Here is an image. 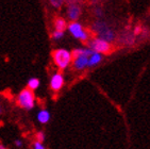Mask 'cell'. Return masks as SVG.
Wrapping results in <instances>:
<instances>
[{
  "mask_svg": "<svg viewBox=\"0 0 150 149\" xmlns=\"http://www.w3.org/2000/svg\"><path fill=\"white\" fill-rule=\"evenodd\" d=\"M93 50L88 47L86 48H76L71 51L72 67L76 70H84L88 65V57L93 55Z\"/></svg>",
  "mask_w": 150,
  "mask_h": 149,
  "instance_id": "1",
  "label": "cell"
},
{
  "mask_svg": "<svg viewBox=\"0 0 150 149\" xmlns=\"http://www.w3.org/2000/svg\"><path fill=\"white\" fill-rule=\"evenodd\" d=\"M92 29L93 31H95L98 34L99 38L105 40L108 43L111 44L112 42L115 40V37H116L115 31L105 21H103V20H96L95 23H93Z\"/></svg>",
  "mask_w": 150,
  "mask_h": 149,
  "instance_id": "2",
  "label": "cell"
},
{
  "mask_svg": "<svg viewBox=\"0 0 150 149\" xmlns=\"http://www.w3.org/2000/svg\"><path fill=\"white\" fill-rule=\"evenodd\" d=\"M52 60L60 70H64L72 62V55L69 50L65 48H58L52 51Z\"/></svg>",
  "mask_w": 150,
  "mask_h": 149,
  "instance_id": "3",
  "label": "cell"
},
{
  "mask_svg": "<svg viewBox=\"0 0 150 149\" xmlns=\"http://www.w3.org/2000/svg\"><path fill=\"white\" fill-rule=\"evenodd\" d=\"M17 106L26 111H31L35 106V95L28 89H23L19 92L16 98Z\"/></svg>",
  "mask_w": 150,
  "mask_h": 149,
  "instance_id": "4",
  "label": "cell"
},
{
  "mask_svg": "<svg viewBox=\"0 0 150 149\" xmlns=\"http://www.w3.org/2000/svg\"><path fill=\"white\" fill-rule=\"evenodd\" d=\"M67 30L69 31V33L72 36L77 38L79 40H82V42H87L90 40V34L88 32L85 30L82 25L78 21H72V23H68L67 26Z\"/></svg>",
  "mask_w": 150,
  "mask_h": 149,
  "instance_id": "5",
  "label": "cell"
},
{
  "mask_svg": "<svg viewBox=\"0 0 150 149\" xmlns=\"http://www.w3.org/2000/svg\"><path fill=\"white\" fill-rule=\"evenodd\" d=\"M87 46L92 49L93 51L100 53V55H105L111 51V44L101 40L99 37H94L87 40Z\"/></svg>",
  "mask_w": 150,
  "mask_h": 149,
  "instance_id": "6",
  "label": "cell"
},
{
  "mask_svg": "<svg viewBox=\"0 0 150 149\" xmlns=\"http://www.w3.org/2000/svg\"><path fill=\"white\" fill-rule=\"evenodd\" d=\"M81 13H82V9H81V6L77 2H69L67 4V9H66V14L68 19L72 21H77L79 19V17L81 16Z\"/></svg>",
  "mask_w": 150,
  "mask_h": 149,
  "instance_id": "7",
  "label": "cell"
},
{
  "mask_svg": "<svg viewBox=\"0 0 150 149\" xmlns=\"http://www.w3.org/2000/svg\"><path fill=\"white\" fill-rule=\"evenodd\" d=\"M65 83V79H64V76L62 72H54L52 74L51 78H50V89L53 91V92H59L62 89V87L64 86Z\"/></svg>",
  "mask_w": 150,
  "mask_h": 149,
  "instance_id": "8",
  "label": "cell"
},
{
  "mask_svg": "<svg viewBox=\"0 0 150 149\" xmlns=\"http://www.w3.org/2000/svg\"><path fill=\"white\" fill-rule=\"evenodd\" d=\"M36 119L42 125H46L50 121L51 119V114L50 112L47 109H42L38 112V115H36Z\"/></svg>",
  "mask_w": 150,
  "mask_h": 149,
  "instance_id": "9",
  "label": "cell"
},
{
  "mask_svg": "<svg viewBox=\"0 0 150 149\" xmlns=\"http://www.w3.org/2000/svg\"><path fill=\"white\" fill-rule=\"evenodd\" d=\"M102 59H103V55L94 51L93 55L88 57V65H87V68H93V67H96L97 65H99V64L102 62Z\"/></svg>",
  "mask_w": 150,
  "mask_h": 149,
  "instance_id": "10",
  "label": "cell"
},
{
  "mask_svg": "<svg viewBox=\"0 0 150 149\" xmlns=\"http://www.w3.org/2000/svg\"><path fill=\"white\" fill-rule=\"evenodd\" d=\"M53 25H54L55 31H62V32H65V30L67 29V26H68L67 21L65 20V18H63V17L55 18Z\"/></svg>",
  "mask_w": 150,
  "mask_h": 149,
  "instance_id": "11",
  "label": "cell"
},
{
  "mask_svg": "<svg viewBox=\"0 0 150 149\" xmlns=\"http://www.w3.org/2000/svg\"><path fill=\"white\" fill-rule=\"evenodd\" d=\"M40 81L36 77H31L28 80V82H27V89L32 91V92L35 91V89H38L40 87Z\"/></svg>",
  "mask_w": 150,
  "mask_h": 149,
  "instance_id": "12",
  "label": "cell"
},
{
  "mask_svg": "<svg viewBox=\"0 0 150 149\" xmlns=\"http://www.w3.org/2000/svg\"><path fill=\"white\" fill-rule=\"evenodd\" d=\"M134 36H135L134 34L126 33V35H122V37H121V43L124 45H127V46H131L135 42V37Z\"/></svg>",
  "mask_w": 150,
  "mask_h": 149,
  "instance_id": "13",
  "label": "cell"
},
{
  "mask_svg": "<svg viewBox=\"0 0 150 149\" xmlns=\"http://www.w3.org/2000/svg\"><path fill=\"white\" fill-rule=\"evenodd\" d=\"M64 35H65V32H62V31H53L51 34V38L53 40H62L64 37Z\"/></svg>",
  "mask_w": 150,
  "mask_h": 149,
  "instance_id": "14",
  "label": "cell"
},
{
  "mask_svg": "<svg viewBox=\"0 0 150 149\" xmlns=\"http://www.w3.org/2000/svg\"><path fill=\"white\" fill-rule=\"evenodd\" d=\"M35 138H36L38 142L43 143V142H45V140H46V134H45L43 131H38V133H36V135H35Z\"/></svg>",
  "mask_w": 150,
  "mask_h": 149,
  "instance_id": "15",
  "label": "cell"
},
{
  "mask_svg": "<svg viewBox=\"0 0 150 149\" xmlns=\"http://www.w3.org/2000/svg\"><path fill=\"white\" fill-rule=\"evenodd\" d=\"M50 4H51L53 8H55V9H60V8H62V6H63V1H61V0H51V1H50Z\"/></svg>",
  "mask_w": 150,
  "mask_h": 149,
  "instance_id": "16",
  "label": "cell"
},
{
  "mask_svg": "<svg viewBox=\"0 0 150 149\" xmlns=\"http://www.w3.org/2000/svg\"><path fill=\"white\" fill-rule=\"evenodd\" d=\"M33 149H46L45 145L43 143H40V142H38V140H35L33 142V145H32Z\"/></svg>",
  "mask_w": 150,
  "mask_h": 149,
  "instance_id": "17",
  "label": "cell"
},
{
  "mask_svg": "<svg viewBox=\"0 0 150 149\" xmlns=\"http://www.w3.org/2000/svg\"><path fill=\"white\" fill-rule=\"evenodd\" d=\"M94 14H95V16H97L98 18L102 17V16H103L102 9H101L100 6H97V8H95V9H94Z\"/></svg>",
  "mask_w": 150,
  "mask_h": 149,
  "instance_id": "18",
  "label": "cell"
},
{
  "mask_svg": "<svg viewBox=\"0 0 150 149\" xmlns=\"http://www.w3.org/2000/svg\"><path fill=\"white\" fill-rule=\"evenodd\" d=\"M14 145L16 148H21L23 147V140H20V138H16V140H14Z\"/></svg>",
  "mask_w": 150,
  "mask_h": 149,
  "instance_id": "19",
  "label": "cell"
},
{
  "mask_svg": "<svg viewBox=\"0 0 150 149\" xmlns=\"http://www.w3.org/2000/svg\"><path fill=\"white\" fill-rule=\"evenodd\" d=\"M141 30H142V29L139 28V27H137V28H135V31H134V35H135V34H139V32H141Z\"/></svg>",
  "mask_w": 150,
  "mask_h": 149,
  "instance_id": "20",
  "label": "cell"
},
{
  "mask_svg": "<svg viewBox=\"0 0 150 149\" xmlns=\"http://www.w3.org/2000/svg\"><path fill=\"white\" fill-rule=\"evenodd\" d=\"M2 112H3V106H2V104L0 103V115L2 114Z\"/></svg>",
  "mask_w": 150,
  "mask_h": 149,
  "instance_id": "21",
  "label": "cell"
},
{
  "mask_svg": "<svg viewBox=\"0 0 150 149\" xmlns=\"http://www.w3.org/2000/svg\"><path fill=\"white\" fill-rule=\"evenodd\" d=\"M0 149H6V147L3 145V144H1L0 143Z\"/></svg>",
  "mask_w": 150,
  "mask_h": 149,
  "instance_id": "22",
  "label": "cell"
}]
</instances>
